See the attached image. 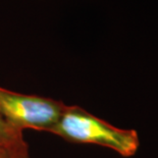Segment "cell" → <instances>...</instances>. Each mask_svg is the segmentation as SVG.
Segmentation results:
<instances>
[{
	"label": "cell",
	"mask_w": 158,
	"mask_h": 158,
	"mask_svg": "<svg viewBox=\"0 0 158 158\" xmlns=\"http://www.w3.org/2000/svg\"><path fill=\"white\" fill-rule=\"evenodd\" d=\"M50 134L72 143L108 148L123 157H133L140 148L136 130L117 127L77 105H66Z\"/></svg>",
	"instance_id": "obj_1"
},
{
	"label": "cell",
	"mask_w": 158,
	"mask_h": 158,
	"mask_svg": "<svg viewBox=\"0 0 158 158\" xmlns=\"http://www.w3.org/2000/svg\"><path fill=\"white\" fill-rule=\"evenodd\" d=\"M65 107L58 100L27 95L0 87V114L22 132L36 130L51 133Z\"/></svg>",
	"instance_id": "obj_2"
},
{
	"label": "cell",
	"mask_w": 158,
	"mask_h": 158,
	"mask_svg": "<svg viewBox=\"0 0 158 158\" xmlns=\"http://www.w3.org/2000/svg\"><path fill=\"white\" fill-rule=\"evenodd\" d=\"M28 147L23 132L13 127L0 114V149Z\"/></svg>",
	"instance_id": "obj_3"
},
{
	"label": "cell",
	"mask_w": 158,
	"mask_h": 158,
	"mask_svg": "<svg viewBox=\"0 0 158 158\" xmlns=\"http://www.w3.org/2000/svg\"><path fill=\"white\" fill-rule=\"evenodd\" d=\"M0 158H31L29 147L0 149Z\"/></svg>",
	"instance_id": "obj_4"
}]
</instances>
